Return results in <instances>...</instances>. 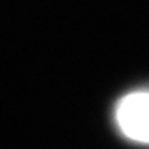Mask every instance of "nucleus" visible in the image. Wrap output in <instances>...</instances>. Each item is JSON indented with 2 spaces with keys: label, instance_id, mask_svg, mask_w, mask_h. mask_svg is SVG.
Masks as SVG:
<instances>
[{
  "label": "nucleus",
  "instance_id": "obj_1",
  "mask_svg": "<svg viewBox=\"0 0 149 149\" xmlns=\"http://www.w3.org/2000/svg\"><path fill=\"white\" fill-rule=\"evenodd\" d=\"M113 116L118 131L126 139L149 146V86L121 96Z\"/></svg>",
  "mask_w": 149,
  "mask_h": 149
}]
</instances>
